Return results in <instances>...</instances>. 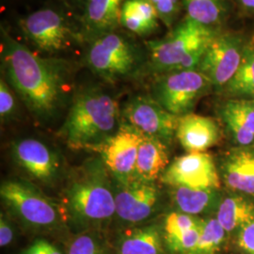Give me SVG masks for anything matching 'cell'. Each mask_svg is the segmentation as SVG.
<instances>
[{
	"mask_svg": "<svg viewBox=\"0 0 254 254\" xmlns=\"http://www.w3.org/2000/svg\"><path fill=\"white\" fill-rule=\"evenodd\" d=\"M187 17L204 27L218 29L227 16L226 0H182Z\"/></svg>",
	"mask_w": 254,
	"mask_h": 254,
	"instance_id": "cell-23",
	"label": "cell"
},
{
	"mask_svg": "<svg viewBox=\"0 0 254 254\" xmlns=\"http://www.w3.org/2000/svg\"><path fill=\"white\" fill-rule=\"evenodd\" d=\"M254 218V201L241 196L222 199L217 211V219L227 234L239 231Z\"/></svg>",
	"mask_w": 254,
	"mask_h": 254,
	"instance_id": "cell-22",
	"label": "cell"
},
{
	"mask_svg": "<svg viewBox=\"0 0 254 254\" xmlns=\"http://www.w3.org/2000/svg\"><path fill=\"white\" fill-rule=\"evenodd\" d=\"M125 0H85L81 16V34L88 42L116 31Z\"/></svg>",
	"mask_w": 254,
	"mask_h": 254,
	"instance_id": "cell-16",
	"label": "cell"
},
{
	"mask_svg": "<svg viewBox=\"0 0 254 254\" xmlns=\"http://www.w3.org/2000/svg\"><path fill=\"white\" fill-rule=\"evenodd\" d=\"M118 102L98 87L78 91L62 127V135L73 150L94 151L121 126Z\"/></svg>",
	"mask_w": 254,
	"mask_h": 254,
	"instance_id": "cell-2",
	"label": "cell"
},
{
	"mask_svg": "<svg viewBox=\"0 0 254 254\" xmlns=\"http://www.w3.org/2000/svg\"><path fill=\"white\" fill-rule=\"evenodd\" d=\"M141 136L135 128L121 123L117 132L95 150L115 181L125 184L134 180Z\"/></svg>",
	"mask_w": 254,
	"mask_h": 254,
	"instance_id": "cell-12",
	"label": "cell"
},
{
	"mask_svg": "<svg viewBox=\"0 0 254 254\" xmlns=\"http://www.w3.org/2000/svg\"><path fill=\"white\" fill-rule=\"evenodd\" d=\"M121 118L142 136L157 138L169 146L176 136L180 117L163 109L151 94H136L121 109Z\"/></svg>",
	"mask_w": 254,
	"mask_h": 254,
	"instance_id": "cell-9",
	"label": "cell"
},
{
	"mask_svg": "<svg viewBox=\"0 0 254 254\" xmlns=\"http://www.w3.org/2000/svg\"><path fill=\"white\" fill-rule=\"evenodd\" d=\"M159 17L150 0H125L120 26L137 36H149L159 27Z\"/></svg>",
	"mask_w": 254,
	"mask_h": 254,
	"instance_id": "cell-19",
	"label": "cell"
},
{
	"mask_svg": "<svg viewBox=\"0 0 254 254\" xmlns=\"http://www.w3.org/2000/svg\"><path fill=\"white\" fill-rule=\"evenodd\" d=\"M223 90L234 98L254 99V43H248L238 70Z\"/></svg>",
	"mask_w": 254,
	"mask_h": 254,
	"instance_id": "cell-24",
	"label": "cell"
},
{
	"mask_svg": "<svg viewBox=\"0 0 254 254\" xmlns=\"http://www.w3.org/2000/svg\"><path fill=\"white\" fill-rule=\"evenodd\" d=\"M237 246L244 254H254V218L238 231Z\"/></svg>",
	"mask_w": 254,
	"mask_h": 254,
	"instance_id": "cell-33",
	"label": "cell"
},
{
	"mask_svg": "<svg viewBox=\"0 0 254 254\" xmlns=\"http://www.w3.org/2000/svg\"><path fill=\"white\" fill-rule=\"evenodd\" d=\"M213 87L199 70L155 75L151 96L163 109L177 117L191 113L197 102Z\"/></svg>",
	"mask_w": 254,
	"mask_h": 254,
	"instance_id": "cell-7",
	"label": "cell"
},
{
	"mask_svg": "<svg viewBox=\"0 0 254 254\" xmlns=\"http://www.w3.org/2000/svg\"><path fill=\"white\" fill-rule=\"evenodd\" d=\"M119 254H162V237L156 225L125 231L118 242Z\"/></svg>",
	"mask_w": 254,
	"mask_h": 254,
	"instance_id": "cell-21",
	"label": "cell"
},
{
	"mask_svg": "<svg viewBox=\"0 0 254 254\" xmlns=\"http://www.w3.org/2000/svg\"><path fill=\"white\" fill-rule=\"evenodd\" d=\"M161 181L173 188L218 190L220 179L211 154L195 152L177 157L161 175Z\"/></svg>",
	"mask_w": 254,
	"mask_h": 254,
	"instance_id": "cell-11",
	"label": "cell"
},
{
	"mask_svg": "<svg viewBox=\"0 0 254 254\" xmlns=\"http://www.w3.org/2000/svg\"><path fill=\"white\" fill-rule=\"evenodd\" d=\"M202 220V218L182 212L171 213L167 216L164 223L165 239L180 236L191 229L199 226Z\"/></svg>",
	"mask_w": 254,
	"mask_h": 254,
	"instance_id": "cell-27",
	"label": "cell"
},
{
	"mask_svg": "<svg viewBox=\"0 0 254 254\" xmlns=\"http://www.w3.org/2000/svg\"><path fill=\"white\" fill-rule=\"evenodd\" d=\"M221 116L235 119L254 134V99L233 98L221 108Z\"/></svg>",
	"mask_w": 254,
	"mask_h": 254,
	"instance_id": "cell-26",
	"label": "cell"
},
{
	"mask_svg": "<svg viewBox=\"0 0 254 254\" xmlns=\"http://www.w3.org/2000/svg\"><path fill=\"white\" fill-rule=\"evenodd\" d=\"M157 12L159 20L166 27H172L177 18L182 5V0H150Z\"/></svg>",
	"mask_w": 254,
	"mask_h": 254,
	"instance_id": "cell-30",
	"label": "cell"
},
{
	"mask_svg": "<svg viewBox=\"0 0 254 254\" xmlns=\"http://www.w3.org/2000/svg\"><path fill=\"white\" fill-rule=\"evenodd\" d=\"M0 197L10 213L32 230H57L67 219L63 204L48 198L27 182L14 179L2 182Z\"/></svg>",
	"mask_w": 254,
	"mask_h": 254,
	"instance_id": "cell-6",
	"label": "cell"
},
{
	"mask_svg": "<svg viewBox=\"0 0 254 254\" xmlns=\"http://www.w3.org/2000/svg\"><path fill=\"white\" fill-rule=\"evenodd\" d=\"M67 218L78 227L96 228L116 215L114 184L102 159L83 165L64 191Z\"/></svg>",
	"mask_w": 254,
	"mask_h": 254,
	"instance_id": "cell-3",
	"label": "cell"
},
{
	"mask_svg": "<svg viewBox=\"0 0 254 254\" xmlns=\"http://www.w3.org/2000/svg\"><path fill=\"white\" fill-rule=\"evenodd\" d=\"M147 54L131 38L117 31L89 42L84 63L106 81L114 82L134 75L145 68Z\"/></svg>",
	"mask_w": 254,
	"mask_h": 254,
	"instance_id": "cell-5",
	"label": "cell"
},
{
	"mask_svg": "<svg viewBox=\"0 0 254 254\" xmlns=\"http://www.w3.org/2000/svg\"><path fill=\"white\" fill-rule=\"evenodd\" d=\"M75 1H78V2H81V3H84V1H85V0H75Z\"/></svg>",
	"mask_w": 254,
	"mask_h": 254,
	"instance_id": "cell-37",
	"label": "cell"
},
{
	"mask_svg": "<svg viewBox=\"0 0 254 254\" xmlns=\"http://www.w3.org/2000/svg\"><path fill=\"white\" fill-rule=\"evenodd\" d=\"M237 5L246 11L254 12V0H235Z\"/></svg>",
	"mask_w": 254,
	"mask_h": 254,
	"instance_id": "cell-36",
	"label": "cell"
},
{
	"mask_svg": "<svg viewBox=\"0 0 254 254\" xmlns=\"http://www.w3.org/2000/svg\"><path fill=\"white\" fill-rule=\"evenodd\" d=\"M173 199L180 212L196 217L218 211L222 200L218 190H197L184 187L173 188Z\"/></svg>",
	"mask_w": 254,
	"mask_h": 254,
	"instance_id": "cell-20",
	"label": "cell"
},
{
	"mask_svg": "<svg viewBox=\"0 0 254 254\" xmlns=\"http://www.w3.org/2000/svg\"><path fill=\"white\" fill-rule=\"evenodd\" d=\"M202 223L203 220L199 226L193 228L180 236L165 239L170 251L176 254H190L199 241Z\"/></svg>",
	"mask_w": 254,
	"mask_h": 254,
	"instance_id": "cell-29",
	"label": "cell"
},
{
	"mask_svg": "<svg viewBox=\"0 0 254 254\" xmlns=\"http://www.w3.org/2000/svg\"><path fill=\"white\" fill-rule=\"evenodd\" d=\"M67 254H106L99 237L92 233H83L70 243Z\"/></svg>",
	"mask_w": 254,
	"mask_h": 254,
	"instance_id": "cell-28",
	"label": "cell"
},
{
	"mask_svg": "<svg viewBox=\"0 0 254 254\" xmlns=\"http://www.w3.org/2000/svg\"><path fill=\"white\" fill-rule=\"evenodd\" d=\"M247 45L239 33L219 32L207 47L198 70L207 76L213 87L224 89L238 70Z\"/></svg>",
	"mask_w": 254,
	"mask_h": 254,
	"instance_id": "cell-10",
	"label": "cell"
},
{
	"mask_svg": "<svg viewBox=\"0 0 254 254\" xmlns=\"http://www.w3.org/2000/svg\"><path fill=\"white\" fill-rule=\"evenodd\" d=\"M226 234L217 218L203 219L199 241L190 254H217L225 240Z\"/></svg>",
	"mask_w": 254,
	"mask_h": 254,
	"instance_id": "cell-25",
	"label": "cell"
},
{
	"mask_svg": "<svg viewBox=\"0 0 254 254\" xmlns=\"http://www.w3.org/2000/svg\"><path fill=\"white\" fill-rule=\"evenodd\" d=\"M223 178L228 188L254 194V150L238 149L228 154L222 166Z\"/></svg>",
	"mask_w": 254,
	"mask_h": 254,
	"instance_id": "cell-18",
	"label": "cell"
},
{
	"mask_svg": "<svg viewBox=\"0 0 254 254\" xmlns=\"http://www.w3.org/2000/svg\"><path fill=\"white\" fill-rule=\"evenodd\" d=\"M12 156L30 176L44 183L53 181L61 168L57 154L35 138H24L14 142Z\"/></svg>",
	"mask_w": 254,
	"mask_h": 254,
	"instance_id": "cell-14",
	"label": "cell"
},
{
	"mask_svg": "<svg viewBox=\"0 0 254 254\" xmlns=\"http://www.w3.org/2000/svg\"><path fill=\"white\" fill-rule=\"evenodd\" d=\"M14 237V232L11 224L9 223L8 218H6L3 213L0 217V246L1 248L9 245Z\"/></svg>",
	"mask_w": 254,
	"mask_h": 254,
	"instance_id": "cell-35",
	"label": "cell"
},
{
	"mask_svg": "<svg viewBox=\"0 0 254 254\" xmlns=\"http://www.w3.org/2000/svg\"><path fill=\"white\" fill-rule=\"evenodd\" d=\"M114 194L116 216L127 224H138L151 218L159 200L157 187L149 182L115 181Z\"/></svg>",
	"mask_w": 254,
	"mask_h": 254,
	"instance_id": "cell-13",
	"label": "cell"
},
{
	"mask_svg": "<svg viewBox=\"0 0 254 254\" xmlns=\"http://www.w3.org/2000/svg\"><path fill=\"white\" fill-rule=\"evenodd\" d=\"M229 131L235 137L236 142L240 145L249 146L254 142V134L235 119L222 117Z\"/></svg>",
	"mask_w": 254,
	"mask_h": 254,
	"instance_id": "cell-32",
	"label": "cell"
},
{
	"mask_svg": "<svg viewBox=\"0 0 254 254\" xmlns=\"http://www.w3.org/2000/svg\"><path fill=\"white\" fill-rule=\"evenodd\" d=\"M219 33L186 17L163 39L145 43L144 70L154 75L198 70L207 47Z\"/></svg>",
	"mask_w": 254,
	"mask_h": 254,
	"instance_id": "cell-4",
	"label": "cell"
},
{
	"mask_svg": "<svg viewBox=\"0 0 254 254\" xmlns=\"http://www.w3.org/2000/svg\"><path fill=\"white\" fill-rule=\"evenodd\" d=\"M220 136L219 126L213 118L193 113L179 118L176 137L189 153L207 151L218 144Z\"/></svg>",
	"mask_w": 254,
	"mask_h": 254,
	"instance_id": "cell-15",
	"label": "cell"
},
{
	"mask_svg": "<svg viewBox=\"0 0 254 254\" xmlns=\"http://www.w3.org/2000/svg\"><path fill=\"white\" fill-rule=\"evenodd\" d=\"M19 26L27 41L47 54L65 51L83 38L61 12L50 8L30 13L20 20Z\"/></svg>",
	"mask_w": 254,
	"mask_h": 254,
	"instance_id": "cell-8",
	"label": "cell"
},
{
	"mask_svg": "<svg viewBox=\"0 0 254 254\" xmlns=\"http://www.w3.org/2000/svg\"><path fill=\"white\" fill-rule=\"evenodd\" d=\"M1 64L4 77L29 111L48 120L63 107L72 84V64L43 58L1 27Z\"/></svg>",
	"mask_w": 254,
	"mask_h": 254,
	"instance_id": "cell-1",
	"label": "cell"
},
{
	"mask_svg": "<svg viewBox=\"0 0 254 254\" xmlns=\"http://www.w3.org/2000/svg\"><path fill=\"white\" fill-rule=\"evenodd\" d=\"M169 161L168 146L157 138L141 136L134 180L154 183L159 176L161 177Z\"/></svg>",
	"mask_w": 254,
	"mask_h": 254,
	"instance_id": "cell-17",
	"label": "cell"
},
{
	"mask_svg": "<svg viewBox=\"0 0 254 254\" xmlns=\"http://www.w3.org/2000/svg\"><path fill=\"white\" fill-rule=\"evenodd\" d=\"M20 254H63L61 250L46 239H38Z\"/></svg>",
	"mask_w": 254,
	"mask_h": 254,
	"instance_id": "cell-34",
	"label": "cell"
},
{
	"mask_svg": "<svg viewBox=\"0 0 254 254\" xmlns=\"http://www.w3.org/2000/svg\"><path fill=\"white\" fill-rule=\"evenodd\" d=\"M16 110V99L9 83L1 76L0 79V117L1 121L11 118Z\"/></svg>",
	"mask_w": 254,
	"mask_h": 254,
	"instance_id": "cell-31",
	"label": "cell"
}]
</instances>
